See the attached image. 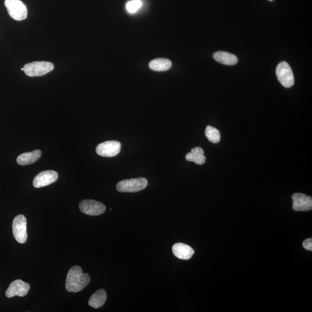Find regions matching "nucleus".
Instances as JSON below:
<instances>
[{"label":"nucleus","mask_w":312,"mask_h":312,"mask_svg":"<svg viewBox=\"0 0 312 312\" xmlns=\"http://www.w3.org/2000/svg\"><path fill=\"white\" fill-rule=\"evenodd\" d=\"M90 280L89 275L83 273L82 269L80 266H74L68 272L66 290L68 292H79L89 285Z\"/></svg>","instance_id":"obj_1"},{"label":"nucleus","mask_w":312,"mask_h":312,"mask_svg":"<svg viewBox=\"0 0 312 312\" xmlns=\"http://www.w3.org/2000/svg\"><path fill=\"white\" fill-rule=\"evenodd\" d=\"M148 182L144 178L131 179L120 181L116 185L117 190L122 193H135L145 189Z\"/></svg>","instance_id":"obj_2"},{"label":"nucleus","mask_w":312,"mask_h":312,"mask_svg":"<svg viewBox=\"0 0 312 312\" xmlns=\"http://www.w3.org/2000/svg\"><path fill=\"white\" fill-rule=\"evenodd\" d=\"M53 69V64L48 61H34L26 64L24 67L25 73L30 77L43 76Z\"/></svg>","instance_id":"obj_3"},{"label":"nucleus","mask_w":312,"mask_h":312,"mask_svg":"<svg viewBox=\"0 0 312 312\" xmlns=\"http://www.w3.org/2000/svg\"><path fill=\"white\" fill-rule=\"evenodd\" d=\"M4 4L9 16L14 20L21 21L27 18V7L21 0H5Z\"/></svg>","instance_id":"obj_4"},{"label":"nucleus","mask_w":312,"mask_h":312,"mask_svg":"<svg viewBox=\"0 0 312 312\" xmlns=\"http://www.w3.org/2000/svg\"><path fill=\"white\" fill-rule=\"evenodd\" d=\"M12 233L19 243L23 244L27 241V220L23 214L16 216L13 221Z\"/></svg>","instance_id":"obj_5"},{"label":"nucleus","mask_w":312,"mask_h":312,"mask_svg":"<svg viewBox=\"0 0 312 312\" xmlns=\"http://www.w3.org/2000/svg\"><path fill=\"white\" fill-rule=\"evenodd\" d=\"M276 76L283 86L289 88L293 86L294 77L290 66L287 62L282 61L278 65L276 70Z\"/></svg>","instance_id":"obj_6"},{"label":"nucleus","mask_w":312,"mask_h":312,"mask_svg":"<svg viewBox=\"0 0 312 312\" xmlns=\"http://www.w3.org/2000/svg\"><path fill=\"white\" fill-rule=\"evenodd\" d=\"M81 212L89 216H99L105 212L106 207L102 203L93 200L81 201L79 204Z\"/></svg>","instance_id":"obj_7"},{"label":"nucleus","mask_w":312,"mask_h":312,"mask_svg":"<svg viewBox=\"0 0 312 312\" xmlns=\"http://www.w3.org/2000/svg\"><path fill=\"white\" fill-rule=\"evenodd\" d=\"M121 149V144L116 141H109L102 143L97 146L96 152L102 157H112L118 155Z\"/></svg>","instance_id":"obj_8"},{"label":"nucleus","mask_w":312,"mask_h":312,"mask_svg":"<svg viewBox=\"0 0 312 312\" xmlns=\"http://www.w3.org/2000/svg\"><path fill=\"white\" fill-rule=\"evenodd\" d=\"M30 288V286L27 283L22 280H16L9 285L5 292V295L8 298L15 296L25 297L28 294Z\"/></svg>","instance_id":"obj_9"},{"label":"nucleus","mask_w":312,"mask_h":312,"mask_svg":"<svg viewBox=\"0 0 312 312\" xmlns=\"http://www.w3.org/2000/svg\"><path fill=\"white\" fill-rule=\"evenodd\" d=\"M58 175L54 171L49 170L40 172L35 177L33 185L35 188H41L48 186L57 180Z\"/></svg>","instance_id":"obj_10"},{"label":"nucleus","mask_w":312,"mask_h":312,"mask_svg":"<svg viewBox=\"0 0 312 312\" xmlns=\"http://www.w3.org/2000/svg\"><path fill=\"white\" fill-rule=\"evenodd\" d=\"M292 209L295 211H308L312 209V198L302 193L292 195Z\"/></svg>","instance_id":"obj_11"},{"label":"nucleus","mask_w":312,"mask_h":312,"mask_svg":"<svg viewBox=\"0 0 312 312\" xmlns=\"http://www.w3.org/2000/svg\"><path fill=\"white\" fill-rule=\"evenodd\" d=\"M172 252L177 258L184 260L190 259L194 254V249L183 243H175L172 246Z\"/></svg>","instance_id":"obj_12"},{"label":"nucleus","mask_w":312,"mask_h":312,"mask_svg":"<svg viewBox=\"0 0 312 312\" xmlns=\"http://www.w3.org/2000/svg\"><path fill=\"white\" fill-rule=\"evenodd\" d=\"M214 59L217 62L227 66H234L238 63V58L229 52L219 51L213 54Z\"/></svg>","instance_id":"obj_13"},{"label":"nucleus","mask_w":312,"mask_h":312,"mask_svg":"<svg viewBox=\"0 0 312 312\" xmlns=\"http://www.w3.org/2000/svg\"><path fill=\"white\" fill-rule=\"evenodd\" d=\"M40 150H35L30 152L25 153L18 156L17 162L21 165H27L37 161L41 156Z\"/></svg>","instance_id":"obj_14"},{"label":"nucleus","mask_w":312,"mask_h":312,"mask_svg":"<svg viewBox=\"0 0 312 312\" xmlns=\"http://www.w3.org/2000/svg\"><path fill=\"white\" fill-rule=\"evenodd\" d=\"M107 298L106 292L104 289H100L91 296L89 305L94 309L102 307L105 304Z\"/></svg>","instance_id":"obj_15"},{"label":"nucleus","mask_w":312,"mask_h":312,"mask_svg":"<svg viewBox=\"0 0 312 312\" xmlns=\"http://www.w3.org/2000/svg\"><path fill=\"white\" fill-rule=\"evenodd\" d=\"M204 154V152L202 148L196 147L193 148L191 152L188 153L186 159L188 161H193L198 165H203L206 161V156Z\"/></svg>","instance_id":"obj_16"},{"label":"nucleus","mask_w":312,"mask_h":312,"mask_svg":"<svg viewBox=\"0 0 312 312\" xmlns=\"http://www.w3.org/2000/svg\"><path fill=\"white\" fill-rule=\"evenodd\" d=\"M151 69L156 71H164L170 69L172 63L167 58H159L152 60L149 63Z\"/></svg>","instance_id":"obj_17"},{"label":"nucleus","mask_w":312,"mask_h":312,"mask_svg":"<svg viewBox=\"0 0 312 312\" xmlns=\"http://www.w3.org/2000/svg\"><path fill=\"white\" fill-rule=\"evenodd\" d=\"M206 135L208 140L214 143V144H217L220 141L221 136L219 130L212 126H208L207 127Z\"/></svg>","instance_id":"obj_18"},{"label":"nucleus","mask_w":312,"mask_h":312,"mask_svg":"<svg viewBox=\"0 0 312 312\" xmlns=\"http://www.w3.org/2000/svg\"><path fill=\"white\" fill-rule=\"evenodd\" d=\"M142 6V2L140 0H132L126 5L127 10L130 13H135Z\"/></svg>","instance_id":"obj_19"},{"label":"nucleus","mask_w":312,"mask_h":312,"mask_svg":"<svg viewBox=\"0 0 312 312\" xmlns=\"http://www.w3.org/2000/svg\"><path fill=\"white\" fill-rule=\"evenodd\" d=\"M303 246L305 249L308 250H312V238L305 240L303 242Z\"/></svg>","instance_id":"obj_20"},{"label":"nucleus","mask_w":312,"mask_h":312,"mask_svg":"<svg viewBox=\"0 0 312 312\" xmlns=\"http://www.w3.org/2000/svg\"><path fill=\"white\" fill-rule=\"evenodd\" d=\"M269 1H273V0H269Z\"/></svg>","instance_id":"obj_21"}]
</instances>
